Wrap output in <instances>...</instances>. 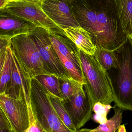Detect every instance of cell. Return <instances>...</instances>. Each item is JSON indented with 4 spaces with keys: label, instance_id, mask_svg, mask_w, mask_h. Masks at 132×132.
<instances>
[{
    "label": "cell",
    "instance_id": "cell-1",
    "mask_svg": "<svg viewBox=\"0 0 132 132\" xmlns=\"http://www.w3.org/2000/svg\"><path fill=\"white\" fill-rule=\"evenodd\" d=\"M80 26L90 34L97 48L115 50L128 36L123 31L114 0H71Z\"/></svg>",
    "mask_w": 132,
    "mask_h": 132
},
{
    "label": "cell",
    "instance_id": "cell-2",
    "mask_svg": "<svg viewBox=\"0 0 132 132\" xmlns=\"http://www.w3.org/2000/svg\"><path fill=\"white\" fill-rule=\"evenodd\" d=\"M115 51L119 60L118 68L107 71L114 102L122 110L132 111V45L128 37Z\"/></svg>",
    "mask_w": 132,
    "mask_h": 132
},
{
    "label": "cell",
    "instance_id": "cell-3",
    "mask_svg": "<svg viewBox=\"0 0 132 132\" xmlns=\"http://www.w3.org/2000/svg\"><path fill=\"white\" fill-rule=\"evenodd\" d=\"M8 43L26 79L32 80L41 75L53 74L40 56L30 32L12 37Z\"/></svg>",
    "mask_w": 132,
    "mask_h": 132
},
{
    "label": "cell",
    "instance_id": "cell-4",
    "mask_svg": "<svg viewBox=\"0 0 132 132\" xmlns=\"http://www.w3.org/2000/svg\"><path fill=\"white\" fill-rule=\"evenodd\" d=\"M82 68L86 80V91L93 104L100 102L111 104L114 101L111 83L107 71L94 55L80 51Z\"/></svg>",
    "mask_w": 132,
    "mask_h": 132
},
{
    "label": "cell",
    "instance_id": "cell-5",
    "mask_svg": "<svg viewBox=\"0 0 132 132\" xmlns=\"http://www.w3.org/2000/svg\"><path fill=\"white\" fill-rule=\"evenodd\" d=\"M31 105L36 120L46 132H77L70 129L60 118L47 91L35 78L31 83Z\"/></svg>",
    "mask_w": 132,
    "mask_h": 132
},
{
    "label": "cell",
    "instance_id": "cell-6",
    "mask_svg": "<svg viewBox=\"0 0 132 132\" xmlns=\"http://www.w3.org/2000/svg\"><path fill=\"white\" fill-rule=\"evenodd\" d=\"M2 11L28 21L35 27L44 29L51 33L66 36L63 29L43 11L41 0H24L10 2Z\"/></svg>",
    "mask_w": 132,
    "mask_h": 132
},
{
    "label": "cell",
    "instance_id": "cell-7",
    "mask_svg": "<svg viewBox=\"0 0 132 132\" xmlns=\"http://www.w3.org/2000/svg\"><path fill=\"white\" fill-rule=\"evenodd\" d=\"M74 90L69 100L63 104L77 131L81 129L91 118L94 104L89 94L84 90V85L70 78Z\"/></svg>",
    "mask_w": 132,
    "mask_h": 132
},
{
    "label": "cell",
    "instance_id": "cell-8",
    "mask_svg": "<svg viewBox=\"0 0 132 132\" xmlns=\"http://www.w3.org/2000/svg\"><path fill=\"white\" fill-rule=\"evenodd\" d=\"M36 44L40 54L52 73L60 78H71L65 70L49 38L48 31L35 27L30 32Z\"/></svg>",
    "mask_w": 132,
    "mask_h": 132
},
{
    "label": "cell",
    "instance_id": "cell-9",
    "mask_svg": "<svg viewBox=\"0 0 132 132\" xmlns=\"http://www.w3.org/2000/svg\"><path fill=\"white\" fill-rule=\"evenodd\" d=\"M0 108L7 118L15 132H27L30 126L27 101L0 94Z\"/></svg>",
    "mask_w": 132,
    "mask_h": 132
},
{
    "label": "cell",
    "instance_id": "cell-10",
    "mask_svg": "<svg viewBox=\"0 0 132 132\" xmlns=\"http://www.w3.org/2000/svg\"><path fill=\"white\" fill-rule=\"evenodd\" d=\"M41 2L46 14L62 29L80 26L74 15L71 0H41Z\"/></svg>",
    "mask_w": 132,
    "mask_h": 132
},
{
    "label": "cell",
    "instance_id": "cell-11",
    "mask_svg": "<svg viewBox=\"0 0 132 132\" xmlns=\"http://www.w3.org/2000/svg\"><path fill=\"white\" fill-rule=\"evenodd\" d=\"M35 27L31 22L4 11H0V39L12 38L29 33Z\"/></svg>",
    "mask_w": 132,
    "mask_h": 132
},
{
    "label": "cell",
    "instance_id": "cell-12",
    "mask_svg": "<svg viewBox=\"0 0 132 132\" xmlns=\"http://www.w3.org/2000/svg\"><path fill=\"white\" fill-rule=\"evenodd\" d=\"M48 35L56 52L69 59L83 73L80 50L75 44L66 36L54 34L49 31Z\"/></svg>",
    "mask_w": 132,
    "mask_h": 132
},
{
    "label": "cell",
    "instance_id": "cell-13",
    "mask_svg": "<svg viewBox=\"0 0 132 132\" xmlns=\"http://www.w3.org/2000/svg\"><path fill=\"white\" fill-rule=\"evenodd\" d=\"M66 36L77 46L80 51L88 55H94L96 46L92 42L90 34L81 26L63 28Z\"/></svg>",
    "mask_w": 132,
    "mask_h": 132
},
{
    "label": "cell",
    "instance_id": "cell-14",
    "mask_svg": "<svg viewBox=\"0 0 132 132\" xmlns=\"http://www.w3.org/2000/svg\"><path fill=\"white\" fill-rule=\"evenodd\" d=\"M9 41L1 39L0 46V94L5 93L11 77L12 57L7 45Z\"/></svg>",
    "mask_w": 132,
    "mask_h": 132
},
{
    "label": "cell",
    "instance_id": "cell-15",
    "mask_svg": "<svg viewBox=\"0 0 132 132\" xmlns=\"http://www.w3.org/2000/svg\"><path fill=\"white\" fill-rule=\"evenodd\" d=\"M123 31L128 37L132 33V0H114Z\"/></svg>",
    "mask_w": 132,
    "mask_h": 132
},
{
    "label": "cell",
    "instance_id": "cell-16",
    "mask_svg": "<svg viewBox=\"0 0 132 132\" xmlns=\"http://www.w3.org/2000/svg\"><path fill=\"white\" fill-rule=\"evenodd\" d=\"M94 56L106 71L118 68L119 60L115 50L96 47Z\"/></svg>",
    "mask_w": 132,
    "mask_h": 132
},
{
    "label": "cell",
    "instance_id": "cell-17",
    "mask_svg": "<svg viewBox=\"0 0 132 132\" xmlns=\"http://www.w3.org/2000/svg\"><path fill=\"white\" fill-rule=\"evenodd\" d=\"M35 79L48 92L63 100L59 77L54 74L41 75Z\"/></svg>",
    "mask_w": 132,
    "mask_h": 132
},
{
    "label": "cell",
    "instance_id": "cell-18",
    "mask_svg": "<svg viewBox=\"0 0 132 132\" xmlns=\"http://www.w3.org/2000/svg\"><path fill=\"white\" fill-rule=\"evenodd\" d=\"M113 108L114 111V115L105 123L100 124V125L90 131L94 132H116L118 129L122 122V109L115 105Z\"/></svg>",
    "mask_w": 132,
    "mask_h": 132
},
{
    "label": "cell",
    "instance_id": "cell-19",
    "mask_svg": "<svg viewBox=\"0 0 132 132\" xmlns=\"http://www.w3.org/2000/svg\"><path fill=\"white\" fill-rule=\"evenodd\" d=\"M48 93L50 101L55 111L62 121L71 130L74 132L77 131L68 112L63 104V100L50 94L48 92Z\"/></svg>",
    "mask_w": 132,
    "mask_h": 132
},
{
    "label": "cell",
    "instance_id": "cell-20",
    "mask_svg": "<svg viewBox=\"0 0 132 132\" xmlns=\"http://www.w3.org/2000/svg\"><path fill=\"white\" fill-rule=\"evenodd\" d=\"M56 53L63 66L68 72L71 78L84 85L86 84L84 73L81 71L75 64L69 59L62 55L59 53L57 52Z\"/></svg>",
    "mask_w": 132,
    "mask_h": 132
},
{
    "label": "cell",
    "instance_id": "cell-21",
    "mask_svg": "<svg viewBox=\"0 0 132 132\" xmlns=\"http://www.w3.org/2000/svg\"><path fill=\"white\" fill-rule=\"evenodd\" d=\"M113 107L111 104H104L100 102L95 103L93 106V111L95 113L93 116V119L98 124L105 123L107 121V115Z\"/></svg>",
    "mask_w": 132,
    "mask_h": 132
},
{
    "label": "cell",
    "instance_id": "cell-22",
    "mask_svg": "<svg viewBox=\"0 0 132 132\" xmlns=\"http://www.w3.org/2000/svg\"><path fill=\"white\" fill-rule=\"evenodd\" d=\"M60 79V88L63 101L69 100L73 96L74 90L73 85L69 79Z\"/></svg>",
    "mask_w": 132,
    "mask_h": 132
},
{
    "label": "cell",
    "instance_id": "cell-23",
    "mask_svg": "<svg viewBox=\"0 0 132 132\" xmlns=\"http://www.w3.org/2000/svg\"><path fill=\"white\" fill-rule=\"evenodd\" d=\"M27 104L29 111L30 126L27 132H46L34 116L31 105V98L28 100Z\"/></svg>",
    "mask_w": 132,
    "mask_h": 132
},
{
    "label": "cell",
    "instance_id": "cell-24",
    "mask_svg": "<svg viewBox=\"0 0 132 132\" xmlns=\"http://www.w3.org/2000/svg\"><path fill=\"white\" fill-rule=\"evenodd\" d=\"M0 132H15L7 118L0 109Z\"/></svg>",
    "mask_w": 132,
    "mask_h": 132
},
{
    "label": "cell",
    "instance_id": "cell-25",
    "mask_svg": "<svg viewBox=\"0 0 132 132\" xmlns=\"http://www.w3.org/2000/svg\"><path fill=\"white\" fill-rule=\"evenodd\" d=\"M9 3L8 0H0V11L3 10Z\"/></svg>",
    "mask_w": 132,
    "mask_h": 132
},
{
    "label": "cell",
    "instance_id": "cell-26",
    "mask_svg": "<svg viewBox=\"0 0 132 132\" xmlns=\"http://www.w3.org/2000/svg\"><path fill=\"white\" fill-rule=\"evenodd\" d=\"M118 132H126V129L125 125L120 126L118 130Z\"/></svg>",
    "mask_w": 132,
    "mask_h": 132
},
{
    "label": "cell",
    "instance_id": "cell-27",
    "mask_svg": "<svg viewBox=\"0 0 132 132\" xmlns=\"http://www.w3.org/2000/svg\"><path fill=\"white\" fill-rule=\"evenodd\" d=\"M77 132H94L90 131L88 129L83 128L77 130Z\"/></svg>",
    "mask_w": 132,
    "mask_h": 132
},
{
    "label": "cell",
    "instance_id": "cell-28",
    "mask_svg": "<svg viewBox=\"0 0 132 132\" xmlns=\"http://www.w3.org/2000/svg\"><path fill=\"white\" fill-rule=\"evenodd\" d=\"M128 37L129 38V40H130V42H131V43L132 45V33L131 34L130 36Z\"/></svg>",
    "mask_w": 132,
    "mask_h": 132
},
{
    "label": "cell",
    "instance_id": "cell-29",
    "mask_svg": "<svg viewBox=\"0 0 132 132\" xmlns=\"http://www.w3.org/2000/svg\"><path fill=\"white\" fill-rule=\"evenodd\" d=\"M9 2H13L19 1H24V0H8Z\"/></svg>",
    "mask_w": 132,
    "mask_h": 132
},
{
    "label": "cell",
    "instance_id": "cell-30",
    "mask_svg": "<svg viewBox=\"0 0 132 132\" xmlns=\"http://www.w3.org/2000/svg\"><path fill=\"white\" fill-rule=\"evenodd\" d=\"M116 132H118V130H117V131H116Z\"/></svg>",
    "mask_w": 132,
    "mask_h": 132
}]
</instances>
